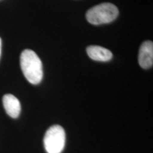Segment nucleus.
I'll return each mask as SVG.
<instances>
[{
	"mask_svg": "<svg viewBox=\"0 0 153 153\" xmlns=\"http://www.w3.org/2000/svg\"><path fill=\"white\" fill-rule=\"evenodd\" d=\"M20 65L26 79L32 85H38L43 79V64L33 51L26 49L20 56Z\"/></svg>",
	"mask_w": 153,
	"mask_h": 153,
	"instance_id": "obj_1",
	"label": "nucleus"
},
{
	"mask_svg": "<svg viewBox=\"0 0 153 153\" xmlns=\"http://www.w3.org/2000/svg\"><path fill=\"white\" fill-rule=\"evenodd\" d=\"M118 9L111 3H101L87 11L86 18L90 24L100 25L112 22L118 16Z\"/></svg>",
	"mask_w": 153,
	"mask_h": 153,
	"instance_id": "obj_2",
	"label": "nucleus"
},
{
	"mask_svg": "<svg viewBox=\"0 0 153 153\" xmlns=\"http://www.w3.org/2000/svg\"><path fill=\"white\" fill-rule=\"evenodd\" d=\"M65 132L62 126L54 125L47 130L43 138L48 153H61L65 145Z\"/></svg>",
	"mask_w": 153,
	"mask_h": 153,
	"instance_id": "obj_3",
	"label": "nucleus"
},
{
	"mask_svg": "<svg viewBox=\"0 0 153 153\" xmlns=\"http://www.w3.org/2000/svg\"><path fill=\"white\" fill-rule=\"evenodd\" d=\"M138 62L143 69H149L153 65V43L152 41L143 42L140 48Z\"/></svg>",
	"mask_w": 153,
	"mask_h": 153,
	"instance_id": "obj_4",
	"label": "nucleus"
},
{
	"mask_svg": "<svg viewBox=\"0 0 153 153\" xmlns=\"http://www.w3.org/2000/svg\"><path fill=\"white\" fill-rule=\"evenodd\" d=\"M2 101L7 114L13 118H18L22 110L19 99L13 94H7L3 97Z\"/></svg>",
	"mask_w": 153,
	"mask_h": 153,
	"instance_id": "obj_5",
	"label": "nucleus"
},
{
	"mask_svg": "<svg viewBox=\"0 0 153 153\" xmlns=\"http://www.w3.org/2000/svg\"><path fill=\"white\" fill-rule=\"evenodd\" d=\"M87 55L96 61L107 62L112 58L113 54L109 50L99 45H90L87 48Z\"/></svg>",
	"mask_w": 153,
	"mask_h": 153,
	"instance_id": "obj_6",
	"label": "nucleus"
},
{
	"mask_svg": "<svg viewBox=\"0 0 153 153\" xmlns=\"http://www.w3.org/2000/svg\"><path fill=\"white\" fill-rule=\"evenodd\" d=\"M1 40L0 38V57H1Z\"/></svg>",
	"mask_w": 153,
	"mask_h": 153,
	"instance_id": "obj_7",
	"label": "nucleus"
}]
</instances>
